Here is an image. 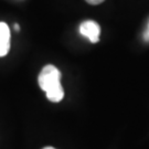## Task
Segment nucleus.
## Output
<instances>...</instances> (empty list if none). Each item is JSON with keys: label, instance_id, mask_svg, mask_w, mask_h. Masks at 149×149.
I'll list each match as a JSON object with an SVG mask.
<instances>
[{"label": "nucleus", "instance_id": "1", "mask_svg": "<svg viewBox=\"0 0 149 149\" xmlns=\"http://www.w3.org/2000/svg\"><path fill=\"white\" fill-rule=\"evenodd\" d=\"M39 86L45 92L49 101L58 103L64 97V90L61 85V72L54 65H45L38 77Z\"/></svg>", "mask_w": 149, "mask_h": 149}, {"label": "nucleus", "instance_id": "3", "mask_svg": "<svg viewBox=\"0 0 149 149\" xmlns=\"http://www.w3.org/2000/svg\"><path fill=\"white\" fill-rule=\"evenodd\" d=\"M10 50V30L8 24L0 22V58L8 54Z\"/></svg>", "mask_w": 149, "mask_h": 149}, {"label": "nucleus", "instance_id": "5", "mask_svg": "<svg viewBox=\"0 0 149 149\" xmlns=\"http://www.w3.org/2000/svg\"><path fill=\"white\" fill-rule=\"evenodd\" d=\"M85 1L87 3H90V5H100V3H102L105 0H85Z\"/></svg>", "mask_w": 149, "mask_h": 149}, {"label": "nucleus", "instance_id": "2", "mask_svg": "<svg viewBox=\"0 0 149 149\" xmlns=\"http://www.w3.org/2000/svg\"><path fill=\"white\" fill-rule=\"evenodd\" d=\"M80 33L83 37L87 38L92 43H97L100 41L101 27L97 22L93 20H86L81 23Z\"/></svg>", "mask_w": 149, "mask_h": 149}, {"label": "nucleus", "instance_id": "4", "mask_svg": "<svg viewBox=\"0 0 149 149\" xmlns=\"http://www.w3.org/2000/svg\"><path fill=\"white\" fill-rule=\"evenodd\" d=\"M144 40L146 42H149V21H148L147 29H146V31L144 32Z\"/></svg>", "mask_w": 149, "mask_h": 149}, {"label": "nucleus", "instance_id": "7", "mask_svg": "<svg viewBox=\"0 0 149 149\" xmlns=\"http://www.w3.org/2000/svg\"><path fill=\"white\" fill-rule=\"evenodd\" d=\"M43 149H55V148H53V147H51V146H48V147H44Z\"/></svg>", "mask_w": 149, "mask_h": 149}, {"label": "nucleus", "instance_id": "6", "mask_svg": "<svg viewBox=\"0 0 149 149\" xmlns=\"http://www.w3.org/2000/svg\"><path fill=\"white\" fill-rule=\"evenodd\" d=\"M15 29H16L17 31H19V29H20V28H19V24H15Z\"/></svg>", "mask_w": 149, "mask_h": 149}]
</instances>
